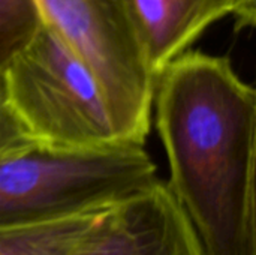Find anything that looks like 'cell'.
<instances>
[{
    "instance_id": "obj_1",
    "label": "cell",
    "mask_w": 256,
    "mask_h": 255,
    "mask_svg": "<svg viewBox=\"0 0 256 255\" xmlns=\"http://www.w3.org/2000/svg\"><path fill=\"white\" fill-rule=\"evenodd\" d=\"M166 186L206 255H256V93L228 57L189 50L154 81Z\"/></svg>"
},
{
    "instance_id": "obj_2",
    "label": "cell",
    "mask_w": 256,
    "mask_h": 255,
    "mask_svg": "<svg viewBox=\"0 0 256 255\" xmlns=\"http://www.w3.org/2000/svg\"><path fill=\"white\" fill-rule=\"evenodd\" d=\"M3 71L12 107L38 146L90 150L123 141L94 74L46 23Z\"/></svg>"
},
{
    "instance_id": "obj_3",
    "label": "cell",
    "mask_w": 256,
    "mask_h": 255,
    "mask_svg": "<svg viewBox=\"0 0 256 255\" xmlns=\"http://www.w3.org/2000/svg\"><path fill=\"white\" fill-rule=\"evenodd\" d=\"M156 179L144 144L120 141L90 150L36 146L0 158V224L106 207Z\"/></svg>"
},
{
    "instance_id": "obj_4",
    "label": "cell",
    "mask_w": 256,
    "mask_h": 255,
    "mask_svg": "<svg viewBox=\"0 0 256 255\" xmlns=\"http://www.w3.org/2000/svg\"><path fill=\"white\" fill-rule=\"evenodd\" d=\"M52 27L94 74L123 141L146 144L154 80L148 72L126 0H34Z\"/></svg>"
},
{
    "instance_id": "obj_5",
    "label": "cell",
    "mask_w": 256,
    "mask_h": 255,
    "mask_svg": "<svg viewBox=\"0 0 256 255\" xmlns=\"http://www.w3.org/2000/svg\"><path fill=\"white\" fill-rule=\"evenodd\" d=\"M68 255H206L200 237L166 182L112 204Z\"/></svg>"
},
{
    "instance_id": "obj_6",
    "label": "cell",
    "mask_w": 256,
    "mask_h": 255,
    "mask_svg": "<svg viewBox=\"0 0 256 255\" xmlns=\"http://www.w3.org/2000/svg\"><path fill=\"white\" fill-rule=\"evenodd\" d=\"M126 6L154 81L207 29L232 14V0H126Z\"/></svg>"
},
{
    "instance_id": "obj_7",
    "label": "cell",
    "mask_w": 256,
    "mask_h": 255,
    "mask_svg": "<svg viewBox=\"0 0 256 255\" xmlns=\"http://www.w3.org/2000/svg\"><path fill=\"white\" fill-rule=\"evenodd\" d=\"M111 206L39 221L0 224V255H68Z\"/></svg>"
},
{
    "instance_id": "obj_8",
    "label": "cell",
    "mask_w": 256,
    "mask_h": 255,
    "mask_svg": "<svg viewBox=\"0 0 256 255\" xmlns=\"http://www.w3.org/2000/svg\"><path fill=\"white\" fill-rule=\"evenodd\" d=\"M40 21L34 0H0V66L33 36Z\"/></svg>"
},
{
    "instance_id": "obj_9",
    "label": "cell",
    "mask_w": 256,
    "mask_h": 255,
    "mask_svg": "<svg viewBox=\"0 0 256 255\" xmlns=\"http://www.w3.org/2000/svg\"><path fill=\"white\" fill-rule=\"evenodd\" d=\"M9 99L3 65L0 66V158L22 153L36 147Z\"/></svg>"
},
{
    "instance_id": "obj_10",
    "label": "cell",
    "mask_w": 256,
    "mask_h": 255,
    "mask_svg": "<svg viewBox=\"0 0 256 255\" xmlns=\"http://www.w3.org/2000/svg\"><path fill=\"white\" fill-rule=\"evenodd\" d=\"M236 29L254 27L256 20V0H232V14Z\"/></svg>"
}]
</instances>
